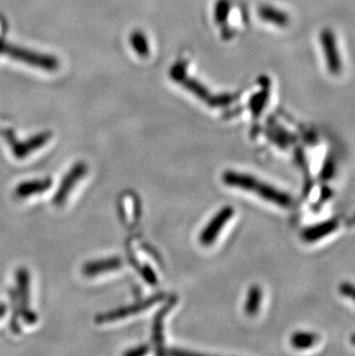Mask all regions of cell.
<instances>
[{
	"label": "cell",
	"instance_id": "6da1fadb",
	"mask_svg": "<svg viewBox=\"0 0 355 356\" xmlns=\"http://www.w3.org/2000/svg\"><path fill=\"white\" fill-rule=\"evenodd\" d=\"M223 181L225 185L230 187H237V188L255 193L265 201L271 202L279 207H288L292 203V197L287 193L283 192L274 186L265 184L251 175L235 171H226L223 175Z\"/></svg>",
	"mask_w": 355,
	"mask_h": 356
},
{
	"label": "cell",
	"instance_id": "7a4b0ae2",
	"mask_svg": "<svg viewBox=\"0 0 355 356\" xmlns=\"http://www.w3.org/2000/svg\"><path fill=\"white\" fill-rule=\"evenodd\" d=\"M3 136L10 145V148L12 149L13 155L17 159H24L31 155L33 152L38 150V149L43 148L44 145H47V142L50 141L51 138H52V133L51 131H43V133L34 135L33 138L24 142L17 141L12 131H3Z\"/></svg>",
	"mask_w": 355,
	"mask_h": 356
},
{
	"label": "cell",
	"instance_id": "3957f363",
	"mask_svg": "<svg viewBox=\"0 0 355 356\" xmlns=\"http://www.w3.org/2000/svg\"><path fill=\"white\" fill-rule=\"evenodd\" d=\"M15 279L21 316L27 324H35L37 322L36 314L31 309V275L26 268H19L15 273Z\"/></svg>",
	"mask_w": 355,
	"mask_h": 356
},
{
	"label": "cell",
	"instance_id": "277c9868",
	"mask_svg": "<svg viewBox=\"0 0 355 356\" xmlns=\"http://www.w3.org/2000/svg\"><path fill=\"white\" fill-rule=\"evenodd\" d=\"M164 299V294L159 293V294H155V296L148 298V299L142 300L139 302L132 305V306L123 307V308H118V309L112 310L109 313L102 314L96 317V323L102 324V323L116 322L119 319L125 318V317L133 316L136 314L142 313L148 308L154 306L155 303L159 302L161 300Z\"/></svg>",
	"mask_w": 355,
	"mask_h": 356
},
{
	"label": "cell",
	"instance_id": "5b68a950",
	"mask_svg": "<svg viewBox=\"0 0 355 356\" xmlns=\"http://www.w3.org/2000/svg\"><path fill=\"white\" fill-rule=\"evenodd\" d=\"M320 42L329 72L333 75L340 74L342 68V58L339 54L335 33L331 29L325 28L320 34Z\"/></svg>",
	"mask_w": 355,
	"mask_h": 356
},
{
	"label": "cell",
	"instance_id": "8992f818",
	"mask_svg": "<svg viewBox=\"0 0 355 356\" xmlns=\"http://www.w3.org/2000/svg\"><path fill=\"white\" fill-rule=\"evenodd\" d=\"M87 172L88 165L84 161H79V163L74 165L73 168L68 171V175H65L59 188L54 194V200H52L54 204L58 205V207L64 204L72 191H73L74 186L77 185V182L80 181L84 175H87Z\"/></svg>",
	"mask_w": 355,
	"mask_h": 356
},
{
	"label": "cell",
	"instance_id": "52a82bcc",
	"mask_svg": "<svg viewBox=\"0 0 355 356\" xmlns=\"http://www.w3.org/2000/svg\"><path fill=\"white\" fill-rule=\"evenodd\" d=\"M235 215V209L232 207H224L216 213L214 218L205 226L201 234H200V242L203 245H212L217 240L221 229L228 224V220Z\"/></svg>",
	"mask_w": 355,
	"mask_h": 356
},
{
	"label": "cell",
	"instance_id": "ba28073f",
	"mask_svg": "<svg viewBox=\"0 0 355 356\" xmlns=\"http://www.w3.org/2000/svg\"><path fill=\"white\" fill-rule=\"evenodd\" d=\"M0 54H6L14 59L24 61L27 64L34 65L38 67L54 68L56 66L54 60L49 57L33 54L31 51L22 50L20 47H12V45L3 43V42H0Z\"/></svg>",
	"mask_w": 355,
	"mask_h": 356
},
{
	"label": "cell",
	"instance_id": "9c48e42d",
	"mask_svg": "<svg viewBox=\"0 0 355 356\" xmlns=\"http://www.w3.org/2000/svg\"><path fill=\"white\" fill-rule=\"evenodd\" d=\"M120 268H123V259L120 257H107V259L86 263L82 268V273L84 276L96 277L102 273L114 271Z\"/></svg>",
	"mask_w": 355,
	"mask_h": 356
},
{
	"label": "cell",
	"instance_id": "30bf717a",
	"mask_svg": "<svg viewBox=\"0 0 355 356\" xmlns=\"http://www.w3.org/2000/svg\"><path fill=\"white\" fill-rule=\"evenodd\" d=\"M338 227V222L335 219L322 222L316 225L309 226L303 229L301 233V238L306 242L319 241L321 238L331 234Z\"/></svg>",
	"mask_w": 355,
	"mask_h": 356
},
{
	"label": "cell",
	"instance_id": "8fae6325",
	"mask_svg": "<svg viewBox=\"0 0 355 356\" xmlns=\"http://www.w3.org/2000/svg\"><path fill=\"white\" fill-rule=\"evenodd\" d=\"M52 187V180L50 178L40 179L24 181L15 188V196L17 198H27L36 194H43Z\"/></svg>",
	"mask_w": 355,
	"mask_h": 356
},
{
	"label": "cell",
	"instance_id": "7c38bea8",
	"mask_svg": "<svg viewBox=\"0 0 355 356\" xmlns=\"http://www.w3.org/2000/svg\"><path fill=\"white\" fill-rule=\"evenodd\" d=\"M175 302H177V298L172 296L171 299L168 300V303L158 312L157 315L155 317L154 325H152V340H154L159 354L163 353L161 352V348H163V322H164L165 316L170 313L172 307L175 306Z\"/></svg>",
	"mask_w": 355,
	"mask_h": 356
},
{
	"label": "cell",
	"instance_id": "4fadbf2b",
	"mask_svg": "<svg viewBox=\"0 0 355 356\" xmlns=\"http://www.w3.org/2000/svg\"><path fill=\"white\" fill-rule=\"evenodd\" d=\"M258 13L262 20L275 24L277 27L286 28L290 24L288 14L271 5H262L258 7Z\"/></svg>",
	"mask_w": 355,
	"mask_h": 356
},
{
	"label": "cell",
	"instance_id": "5bb4252c",
	"mask_svg": "<svg viewBox=\"0 0 355 356\" xmlns=\"http://www.w3.org/2000/svg\"><path fill=\"white\" fill-rule=\"evenodd\" d=\"M258 82H261L262 90L258 91V94H255L249 101V108L255 117H258L263 112L265 105L269 101V95H270V79L263 76Z\"/></svg>",
	"mask_w": 355,
	"mask_h": 356
},
{
	"label": "cell",
	"instance_id": "9a60e30c",
	"mask_svg": "<svg viewBox=\"0 0 355 356\" xmlns=\"http://www.w3.org/2000/svg\"><path fill=\"white\" fill-rule=\"evenodd\" d=\"M262 296L263 293L261 287H258V285L251 286L248 289L245 303V312L248 316H255L258 313V310L261 308Z\"/></svg>",
	"mask_w": 355,
	"mask_h": 356
},
{
	"label": "cell",
	"instance_id": "2e32d148",
	"mask_svg": "<svg viewBox=\"0 0 355 356\" xmlns=\"http://www.w3.org/2000/svg\"><path fill=\"white\" fill-rule=\"evenodd\" d=\"M317 339L319 337L315 333L298 331L292 334L291 345L297 350H308L317 343Z\"/></svg>",
	"mask_w": 355,
	"mask_h": 356
},
{
	"label": "cell",
	"instance_id": "e0dca14e",
	"mask_svg": "<svg viewBox=\"0 0 355 356\" xmlns=\"http://www.w3.org/2000/svg\"><path fill=\"white\" fill-rule=\"evenodd\" d=\"M10 298L12 299V301H10V303H12V317H10V330H12V332L15 333V334H20L21 309L20 303H19L17 291H15V289H10Z\"/></svg>",
	"mask_w": 355,
	"mask_h": 356
},
{
	"label": "cell",
	"instance_id": "ac0fdd59",
	"mask_svg": "<svg viewBox=\"0 0 355 356\" xmlns=\"http://www.w3.org/2000/svg\"><path fill=\"white\" fill-rule=\"evenodd\" d=\"M228 10H230V3L228 0H221L217 5L216 10V17L218 22H224L228 19Z\"/></svg>",
	"mask_w": 355,
	"mask_h": 356
},
{
	"label": "cell",
	"instance_id": "d6986e66",
	"mask_svg": "<svg viewBox=\"0 0 355 356\" xmlns=\"http://www.w3.org/2000/svg\"><path fill=\"white\" fill-rule=\"evenodd\" d=\"M339 292L342 296L353 300L355 302V285H353L351 282H342L339 285Z\"/></svg>",
	"mask_w": 355,
	"mask_h": 356
},
{
	"label": "cell",
	"instance_id": "ffe728a7",
	"mask_svg": "<svg viewBox=\"0 0 355 356\" xmlns=\"http://www.w3.org/2000/svg\"><path fill=\"white\" fill-rule=\"evenodd\" d=\"M142 276H143V278L147 280L148 284H150V285H156V282H157V277H156L154 271H152L151 268H149V266H144L143 269H142Z\"/></svg>",
	"mask_w": 355,
	"mask_h": 356
},
{
	"label": "cell",
	"instance_id": "44dd1931",
	"mask_svg": "<svg viewBox=\"0 0 355 356\" xmlns=\"http://www.w3.org/2000/svg\"><path fill=\"white\" fill-rule=\"evenodd\" d=\"M148 352H149V347L147 345H143V346L136 347L134 350H127L125 354L129 356H142L145 355Z\"/></svg>",
	"mask_w": 355,
	"mask_h": 356
},
{
	"label": "cell",
	"instance_id": "7402d4cb",
	"mask_svg": "<svg viewBox=\"0 0 355 356\" xmlns=\"http://www.w3.org/2000/svg\"><path fill=\"white\" fill-rule=\"evenodd\" d=\"M7 313V306L5 303H0V319L3 318Z\"/></svg>",
	"mask_w": 355,
	"mask_h": 356
},
{
	"label": "cell",
	"instance_id": "603a6c76",
	"mask_svg": "<svg viewBox=\"0 0 355 356\" xmlns=\"http://www.w3.org/2000/svg\"><path fill=\"white\" fill-rule=\"evenodd\" d=\"M352 340H353V343H355V337H353V339Z\"/></svg>",
	"mask_w": 355,
	"mask_h": 356
}]
</instances>
